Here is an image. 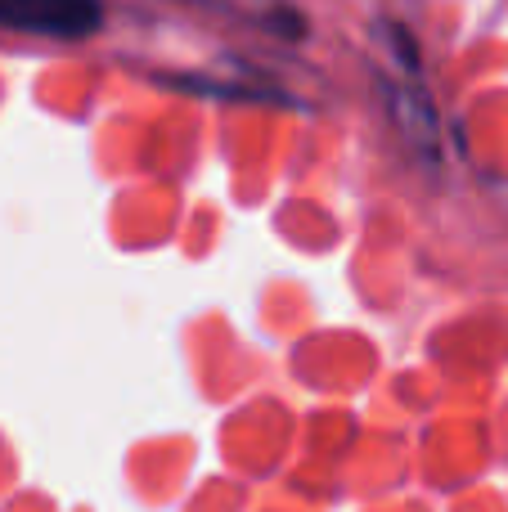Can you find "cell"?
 <instances>
[{"label":"cell","instance_id":"7a4b0ae2","mask_svg":"<svg viewBox=\"0 0 508 512\" xmlns=\"http://www.w3.org/2000/svg\"><path fill=\"white\" fill-rule=\"evenodd\" d=\"M185 5L212 9V14H230V18H248V23L275 27L279 36H297L302 32V18L293 14L288 0H185Z\"/></svg>","mask_w":508,"mask_h":512},{"label":"cell","instance_id":"6da1fadb","mask_svg":"<svg viewBox=\"0 0 508 512\" xmlns=\"http://www.w3.org/2000/svg\"><path fill=\"white\" fill-rule=\"evenodd\" d=\"M99 23H104L99 0H0V27H14V32L81 41Z\"/></svg>","mask_w":508,"mask_h":512}]
</instances>
